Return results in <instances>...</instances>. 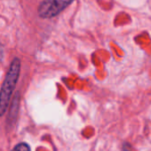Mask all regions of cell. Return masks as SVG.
Segmentation results:
<instances>
[{"label": "cell", "mask_w": 151, "mask_h": 151, "mask_svg": "<svg viewBox=\"0 0 151 151\" xmlns=\"http://www.w3.org/2000/svg\"><path fill=\"white\" fill-rule=\"evenodd\" d=\"M20 71V61L19 58H14L10 65L7 74L3 82L0 90V116H3L6 111L9 101L14 88L16 86Z\"/></svg>", "instance_id": "6da1fadb"}, {"label": "cell", "mask_w": 151, "mask_h": 151, "mask_svg": "<svg viewBox=\"0 0 151 151\" xmlns=\"http://www.w3.org/2000/svg\"><path fill=\"white\" fill-rule=\"evenodd\" d=\"M74 0H43L38 6V14L41 18L49 19L58 15Z\"/></svg>", "instance_id": "7a4b0ae2"}, {"label": "cell", "mask_w": 151, "mask_h": 151, "mask_svg": "<svg viewBox=\"0 0 151 151\" xmlns=\"http://www.w3.org/2000/svg\"><path fill=\"white\" fill-rule=\"evenodd\" d=\"M13 150H14L22 151V150H29L30 149H29V147H28L26 143H20V144H18L17 146H15Z\"/></svg>", "instance_id": "3957f363"}]
</instances>
